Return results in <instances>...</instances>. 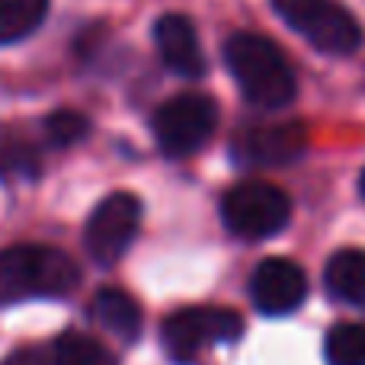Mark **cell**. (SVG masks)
Here are the masks:
<instances>
[{"instance_id": "7c38bea8", "label": "cell", "mask_w": 365, "mask_h": 365, "mask_svg": "<svg viewBox=\"0 0 365 365\" xmlns=\"http://www.w3.org/2000/svg\"><path fill=\"white\" fill-rule=\"evenodd\" d=\"M324 285L334 298L353 308H365V250H340L324 269Z\"/></svg>"}, {"instance_id": "6da1fadb", "label": "cell", "mask_w": 365, "mask_h": 365, "mask_svg": "<svg viewBox=\"0 0 365 365\" xmlns=\"http://www.w3.org/2000/svg\"><path fill=\"white\" fill-rule=\"evenodd\" d=\"M225 64L240 93L259 109H285L298 93L289 58L259 32H234L225 42Z\"/></svg>"}, {"instance_id": "9a60e30c", "label": "cell", "mask_w": 365, "mask_h": 365, "mask_svg": "<svg viewBox=\"0 0 365 365\" xmlns=\"http://www.w3.org/2000/svg\"><path fill=\"white\" fill-rule=\"evenodd\" d=\"M38 151L26 135L13 128H0V177H36Z\"/></svg>"}, {"instance_id": "e0dca14e", "label": "cell", "mask_w": 365, "mask_h": 365, "mask_svg": "<svg viewBox=\"0 0 365 365\" xmlns=\"http://www.w3.org/2000/svg\"><path fill=\"white\" fill-rule=\"evenodd\" d=\"M42 132H45V138H48V145L71 148V145L87 138L90 119L83 113H77V109H58V113H51L48 119H45Z\"/></svg>"}, {"instance_id": "9c48e42d", "label": "cell", "mask_w": 365, "mask_h": 365, "mask_svg": "<svg viewBox=\"0 0 365 365\" xmlns=\"http://www.w3.org/2000/svg\"><path fill=\"white\" fill-rule=\"evenodd\" d=\"M308 295V276L302 266L285 257H269L253 269L250 276V298L257 311L269 317L292 314Z\"/></svg>"}, {"instance_id": "7a4b0ae2", "label": "cell", "mask_w": 365, "mask_h": 365, "mask_svg": "<svg viewBox=\"0 0 365 365\" xmlns=\"http://www.w3.org/2000/svg\"><path fill=\"white\" fill-rule=\"evenodd\" d=\"M81 269L55 247L19 244L0 250V304L26 298H64L77 289Z\"/></svg>"}, {"instance_id": "ac0fdd59", "label": "cell", "mask_w": 365, "mask_h": 365, "mask_svg": "<svg viewBox=\"0 0 365 365\" xmlns=\"http://www.w3.org/2000/svg\"><path fill=\"white\" fill-rule=\"evenodd\" d=\"M0 365H55V346H19Z\"/></svg>"}, {"instance_id": "8992f818", "label": "cell", "mask_w": 365, "mask_h": 365, "mask_svg": "<svg viewBox=\"0 0 365 365\" xmlns=\"http://www.w3.org/2000/svg\"><path fill=\"white\" fill-rule=\"evenodd\" d=\"M244 334V321L237 311L218 304H195L182 308L164 321V346L177 362H189L205 346L231 343Z\"/></svg>"}, {"instance_id": "2e32d148", "label": "cell", "mask_w": 365, "mask_h": 365, "mask_svg": "<svg viewBox=\"0 0 365 365\" xmlns=\"http://www.w3.org/2000/svg\"><path fill=\"white\" fill-rule=\"evenodd\" d=\"M51 346H55V365H119L103 343L87 334H61Z\"/></svg>"}, {"instance_id": "4fadbf2b", "label": "cell", "mask_w": 365, "mask_h": 365, "mask_svg": "<svg viewBox=\"0 0 365 365\" xmlns=\"http://www.w3.org/2000/svg\"><path fill=\"white\" fill-rule=\"evenodd\" d=\"M51 0H0V45L29 38L48 16Z\"/></svg>"}, {"instance_id": "d6986e66", "label": "cell", "mask_w": 365, "mask_h": 365, "mask_svg": "<svg viewBox=\"0 0 365 365\" xmlns=\"http://www.w3.org/2000/svg\"><path fill=\"white\" fill-rule=\"evenodd\" d=\"M359 192H362V199H365V170H362V180H359Z\"/></svg>"}, {"instance_id": "8fae6325", "label": "cell", "mask_w": 365, "mask_h": 365, "mask_svg": "<svg viewBox=\"0 0 365 365\" xmlns=\"http://www.w3.org/2000/svg\"><path fill=\"white\" fill-rule=\"evenodd\" d=\"M93 317L100 327L125 343L141 336V304L122 289H100L93 298Z\"/></svg>"}, {"instance_id": "ba28073f", "label": "cell", "mask_w": 365, "mask_h": 365, "mask_svg": "<svg viewBox=\"0 0 365 365\" xmlns=\"http://www.w3.org/2000/svg\"><path fill=\"white\" fill-rule=\"evenodd\" d=\"M308 151V128L302 122H266L237 132L231 158L240 167H285Z\"/></svg>"}, {"instance_id": "52a82bcc", "label": "cell", "mask_w": 365, "mask_h": 365, "mask_svg": "<svg viewBox=\"0 0 365 365\" xmlns=\"http://www.w3.org/2000/svg\"><path fill=\"white\" fill-rule=\"evenodd\" d=\"M141 225V202L138 195L132 192H113L93 208L87 221V231H83V240H87L90 257L100 266H115L125 250L132 247L135 234H138Z\"/></svg>"}, {"instance_id": "3957f363", "label": "cell", "mask_w": 365, "mask_h": 365, "mask_svg": "<svg viewBox=\"0 0 365 365\" xmlns=\"http://www.w3.org/2000/svg\"><path fill=\"white\" fill-rule=\"evenodd\" d=\"M272 10L289 29L324 55H356L362 48V26L340 0H272Z\"/></svg>"}, {"instance_id": "5bb4252c", "label": "cell", "mask_w": 365, "mask_h": 365, "mask_svg": "<svg viewBox=\"0 0 365 365\" xmlns=\"http://www.w3.org/2000/svg\"><path fill=\"white\" fill-rule=\"evenodd\" d=\"M327 365H365V321L336 324L324 340Z\"/></svg>"}, {"instance_id": "5b68a950", "label": "cell", "mask_w": 365, "mask_h": 365, "mask_svg": "<svg viewBox=\"0 0 365 365\" xmlns=\"http://www.w3.org/2000/svg\"><path fill=\"white\" fill-rule=\"evenodd\" d=\"M151 128L167 158H192L218 128V106L205 93H177L154 113Z\"/></svg>"}, {"instance_id": "30bf717a", "label": "cell", "mask_w": 365, "mask_h": 365, "mask_svg": "<svg viewBox=\"0 0 365 365\" xmlns=\"http://www.w3.org/2000/svg\"><path fill=\"white\" fill-rule=\"evenodd\" d=\"M154 45H158V55L173 74L189 77V81H199L205 74V55H202L199 45V32H195L192 19L182 16V13H164V16L154 19Z\"/></svg>"}, {"instance_id": "277c9868", "label": "cell", "mask_w": 365, "mask_h": 365, "mask_svg": "<svg viewBox=\"0 0 365 365\" xmlns=\"http://www.w3.org/2000/svg\"><path fill=\"white\" fill-rule=\"evenodd\" d=\"M292 199L285 189L263 180H244L231 186L221 199V221L231 234L244 240H263L289 225Z\"/></svg>"}]
</instances>
